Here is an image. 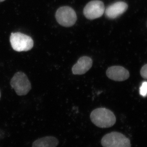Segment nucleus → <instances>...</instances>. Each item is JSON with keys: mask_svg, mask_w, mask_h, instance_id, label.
I'll return each mask as SVG.
<instances>
[{"mask_svg": "<svg viewBox=\"0 0 147 147\" xmlns=\"http://www.w3.org/2000/svg\"><path fill=\"white\" fill-rule=\"evenodd\" d=\"M128 6L126 3L118 1L110 5L105 11V15L107 18L115 19L121 16L127 9Z\"/></svg>", "mask_w": 147, "mask_h": 147, "instance_id": "8", "label": "nucleus"}, {"mask_svg": "<svg viewBox=\"0 0 147 147\" xmlns=\"http://www.w3.org/2000/svg\"><path fill=\"white\" fill-rule=\"evenodd\" d=\"M10 41L13 50L17 52L28 51L33 47L34 41L32 38L20 32L12 33Z\"/></svg>", "mask_w": 147, "mask_h": 147, "instance_id": "3", "label": "nucleus"}, {"mask_svg": "<svg viewBox=\"0 0 147 147\" xmlns=\"http://www.w3.org/2000/svg\"><path fill=\"white\" fill-rule=\"evenodd\" d=\"M91 120L95 125L100 128H108L115 123L116 118L111 110L106 108H98L91 113Z\"/></svg>", "mask_w": 147, "mask_h": 147, "instance_id": "1", "label": "nucleus"}, {"mask_svg": "<svg viewBox=\"0 0 147 147\" xmlns=\"http://www.w3.org/2000/svg\"><path fill=\"white\" fill-rule=\"evenodd\" d=\"M93 61L91 58L84 56L79 58L76 63L72 67V73L74 75H82L89 70L92 65Z\"/></svg>", "mask_w": 147, "mask_h": 147, "instance_id": "9", "label": "nucleus"}, {"mask_svg": "<svg viewBox=\"0 0 147 147\" xmlns=\"http://www.w3.org/2000/svg\"><path fill=\"white\" fill-rule=\"evenodd\" d=\"M10 85L18 96L26 95L32 88L26 75L21 71L15 73L11 80Z\"/></svg>", "mask_w": 147, "mask_h": 147, "instance_id": "4", "label": "nucleus"}, {"mask_svg": "<svg viewBox=\"0 0 147 147\" xmlns=\"http://www.w3.org/2000/svg\"><path fill=\"white\" fill-rule=\"evenodd\" d=\"M105 12V6L103 2L98 0L91 1L84 7V16L90 20L99 18Z\"/></svg>", "mask_w": 147, "mask_h": 147, "instance_id": "6", "label": "nucleus"}, {"mask_svg": "<svg viewBox=\"0 0 147 147\" xmlns=\"http://www.w3.org/2000/svg\"><path fill=\"white\" fill-rule=\"evenodd\" d=\"M0 98H1V92H0Z\"/></svg>", "mask_w": 147, "mask_h": 147, "instance_id": "14", "label": "nucleus"}, {"mask_svg": "<svg viewBox=\"0 0 147 147\" xmlns=\"http://www.w3.org/2000/svg\"><path fill=\"white\" fill-rule=\"evenodd\" d=\"M55 16L58 23L64 27L72 26L77 20L76 12L69 6L61 7L58 9Z\"/></svg>", "mask_w": 147, "mask_h": 147, "instance_id": "5", "label": "nucleus"}, {"mask_svg": "<svg viewBox=\"0 0 147 147\" xmlns=\"http://www.w3.org/2000/svg\"><path fill=\"white\" fill-rule=\"evenodd\" d=\"M5 1V0H0V2H1L3 1Z\"/></svg>", "mask_w": 147, "mask_h": 147, "instance_id": "13", "label": "nucleus"}, {"mask_svg": "<svg viewBox=\"0 0 147 147\" xmlns=\"http://www.w3.org/2000/svg\"><path fill=\"white\" fill-rule=\"evenodd\" d=\"M103 147H131L130 140L124 135L117 131L105 134L101 141Z\"/></svg>", "mask_w": 147, "mask_h": 147, "instance_id": "2", "label": "nucleus"}, {"mask_svg": "<svg viewBox=\"0 0 147 147\" xmlns=\"http://www.w3.org/2000/svg\"><path fill=\"white\" fill-rule=\"evenodd\" d=\"M140 94L143 96H146L147 95V82H143L140 88Z\"/></svg>", "mask_w": 147, "mask_h": 147, "instance_id": "11", "label": "nucleus"}, {"mask_svg": "<svg viewBox=\"0 0 147 147\" xmlns=\"http://www.w3.org/2000/svg\"><path fill=\"white\" fill-rule=\"evenodd\" d=\"M106 75L111 80L116 82H123L129 78L128 70L121 66H113L107 69Z\"/></svg>", "mask_w": 147, "mask_h": 147, "instance_id": "7", "label": "nucleus"}, {"mask_svg": "<svg viewBox=\"0 0 147 147\" xmlns=\"http://www.w3.org/2000/svg\"><path fill=\"white\" fill-rule=\"evenodd\" d=\"M140 74L143 78L147 79V64L142 67L140 71Z\"/></svg>", "mask_w": 147, "mask_h": 147, "instance_id": "12", "label": "nucleus"}, {"mask_svg": "<svg viewBox=\"0 0 147 147\" xmlns=\"http://www.w3.org/2000/svg\"><path fill=\"white\" fill-rule=\"evenodd\" d=\"M59 143V140L56 137L47 136L35 141L32 147H56Z\"/></svg>", "mask_w": 147, "mask_h": 147, "instance_id": "10", "label": "nucleus"}]
</instances>
